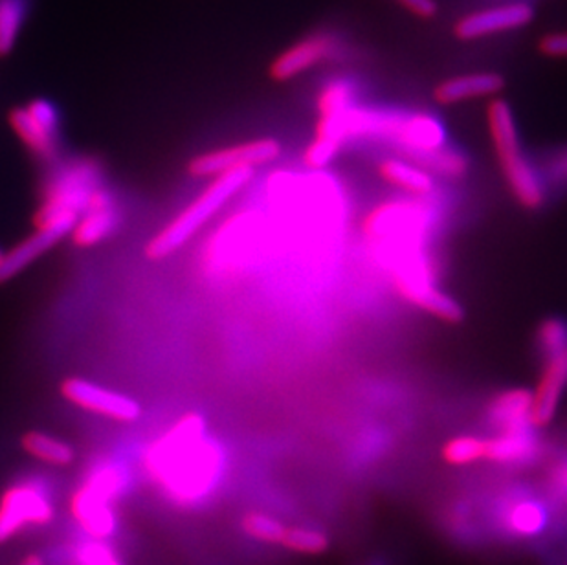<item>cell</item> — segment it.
<instances>
[{"mask_svg":"<svg viewBox=\"0 0 567 565\" xmlns=\"http://www.w3.org/2000/svg\"><path fill=\"white\" fill-rule=\"evenodd\" d=\"M431 226L434 210L426 199H395L381 202L367 213L362 235L406 303L437 320L458 323L463 320L461 305L436 282L428 254Z\"/></svg>","mask_w":567,"mask_h":565,"instance_id":"obj_1","label":"cell"},{"mask_svg":"<svg viewBox=\"0 0 567 565\" xmlns=\"http://www.w3.org/2000/svg\"><path fill=\"white\" fill-rule=\"evenodd\" d=\"M226 457L206 434L201 415L190 414L149 446L143 470L160 494L179 509H199L221 487Z\"/></svg>","mask_w":567,"mask_h":565,"instance_id":"obj_2","label":"cell"},{"mask_svg":"<svg viewBox=\"0 0 567 565\" xmlns=\"http://www.w3.org/2000/svg\"><path fill=\"white\" fill-rule=\"evenodd\" d=\"M342 135L345 141H387L408 160L447 146V131L436 116L428 113L366 109L356 105L342 118Z\"/></svg>","mask_w":567,"mask_h":565,"instance_id":"obj_3","label":"cell"},{"mask_svg":"<svg viewBox=\"0 0 567 565\" xmlns=\"http://www.w3.org/2000/svg\"><path fill=\"white\" fill-rule=\"evenodd\" d=\"M486 127L492 147L496 152L503 179L520 206L535 212L546 202V188L541 174L536 173L529 160L522 152L518 127L511 105L502 98H494L486 107Z\"/></svg>","mask_w":567,"mask_h":565,"instance_id":"obj_4","label":"cell"},{"mask_svg":"<svg viewBox=\"0 0 567 565\" xmlns=\"http://www.w3.org/2000/svg\"><path fill=\"white\" fill-rule=\"evenodd\" d=\"M254 169H235L228 173L213 177L212 182L207 184L206 190L191 202L190 206L179 215V217L165 226L146 248V254L151 259H165L176 250H181L188 241L210 221L215 217L243 188L248 185Z\"/></svg>","mask_w":567,"mask_h":565,"instance_id":"obj_5","label":"cell"},{"mask_svg":"<svg viewBox=\"0 0 567 565\" xmlns=\"http://www.w3.org/2000/svg\"><path fill=\"white\" fill-rule=\"evenodd\" d=\"M55 520L54 495L38 479H22L0 495V545L28 531L49 527Z\"/></svg>","mask_w":567,"mask_h":565,"instance_id":"obj_6","label":"cell"},{"mask_svg":"<svg viewBox=\"0 0 567 565\" xmlns=\"http://www.w3.org/2000/svg\"><path fill=\"white\" fill-rule=\"evenodd\" d=\"M281 154V143L274 138L243 141L237 146L223 147L217 151L204 152L191 160L188 171L196 179L218 177V174L235 171V169H256L257 166L278 160Z\"/></svg>","mask_w":567,"mask_h":565,"instance_id":"obj_7","label":"cell"},{"mask_svg":"<svg viewBox=\"0 0 567 565\" xmlns=\"http://www.w3.org/2000/svg\"><path fill=\"white\" fill-rule=\"evenodd\" d=\"M10 126L22 143L41 158H52L57 151L60 113L49 99H32L10 113Z\"/></svg>","mask_w":567,"mask_h":565,"instance_id":"obj_8","label":"cell"},{"mask_svg":"<svg viewBox=\"0 0 567 565\" xmlns=\"http://www.w3.org/2000/svg\"><path fill=\"white\" fill-rule=\"evenodd\" d=\"M61 393L72 404L93 414L104 415L107 419L132 423L142 415V406L135 398L127 397L124 393L110 392L87 379H66L61 384Z\"/></svg>","mask_w":567,"mask_h":565,"instance_id":"obj_9","label":"cell"},{"mask_svg":"<svg viewBox=\"0 0 567 565\" xmlns=\"http://www.w3.org/2000/svg\"><path fill=\"white\" fill-rule=\"evenodd\" d=\"M76 223V217L50 218L38 223V228L32 235H28L26 239L19 243L15 248L4 252V256L0 259V285L19 276L24 268L30 267L50 248H54L60 241L65 239L66 235L72 234Z\"/></svg>","mask_w":567,"mask_h":565,"instance_id":"obj_10","label":"cell"},{"mask_svg":"<svg viewBox=\"0 0 567 565\" xmlns=\"http://www.w3.org/2000/svg\"><path fill=\"white\" fill-rule=\"evenodd\" d=\"M533 21H535L533 6L525 2H511V4L494 6V8H485L461 17L453 24V35L461 41H475V39L491 38L496 33L513 32L518 28L527 26Z\"/></svg>","mask_w":567,"mask_h":565,"instance_id":"obj_11","label":"cell"},{"mask_svg":"<svg viewBox=\"0 0 567 565\" xmlns=\"http://www.w3.org/2000/svg\"><path fill=\"white\" fill-rule=\"evenodd\" d=\"M68 512L79 534L87 539L113 542L120 531L118 505L90 494L87 489H83L82 484L72 492Z\"/></svg>","mask_w":567,"mask_h":565,"instance_id":"obj_12","label":"cell"},{"mask_svg":"<svg viewBox=\"0 0 567 565\" xmlns=\"http://www.w3.org/2000/svg\"><path fill=\"white\" fill-rule=\"evenodd\" d=\"M567 387V345L544 356V371L533 392L531 426L546 428L557 417Z\"/></svg>","mask_w":567,"mask_h":565,"instance_id":"obj_13","label":"cell"},{"mask_svg":"<svg viewBox=\"0 0 567 565\" xmlns=\"http://www.w3.org/2000/svg\"><path fill=\"white\" fill-rule=\"evenodd\" d=\"M334 52H336V43L331 35H323V33L309 35L284 50L268 66V74L274 82H290L301 76L303 72L312 71L331 60Z\"/></svg>","mask_w":567,"mask_h":565,"instance_id":"obj_14","label":"cell"},{"mask_svg":"<svg viewBox=\"0 0 567 565\" xmlns=\"http://www.w3.org/2000/svg\"><path fill=\"white\" fill-rule=\"evenodd\" d=\"M116 228V207L113 196L107 191H94L85 212L77 218L76 226L72 230V237L77 246L88 248L107 239Z\"/></svg>","mask_w":567,"mask_h":565,"instance_id":"obj_15","label":"cell"},{"mask_svg":"<svg viewBox=\"0 0 567 565\" xmlns=\"http://www.w3.org/2000/svg\"><path fill=\"white\" fill-rule=\"evenodd\" d=\"M503 88L505 79L496 72H472L439 83L434 90V99L439 105H458L472 99L494 98Z\"/></svg>","mask_w":567,"mask_h":565,"instance_id":"obj_16","label":"cell"},{"mask_svg":"<svg viewBox=\"0 0 567 565\" xmlns=\"http://www.w3.org/2000/svg\"><path fill=\"white\" fill-rule=\"evenodd\" d=\"M382 182L415 199H428L436 191V177L408 158L387 157L377 163Z\"/></svg>","mask_w":567,"mask_h":565,"instance_id":"obj_17","label":"cell"},{"mask_svg":"<svg viewBox=\"0 0 567 565\" xmlns=\"http://www.w3.org/2000/svg\"><path fill=\"white\" fill-rule=\"evenodd\" d=\"M541 451L533 428L507 429L485 439V459L496 465L520 467L533 461Z\"/></svg>","mask_w":567,"mask_h":565,"instance_id":"obj_18","label":"cell"},{"mask_svg":"<svg viewBox=\"0 0 567 565\" xmlns=\"http://www.w3.org/2000/svg\"><path fill=\"white\" fill-rule=\"evenodd\" d=\"M531 408H533V392L525 387H513V390L498 393L496 397L492 398L486 409V417L498 431L533 428Z\"/></svg>","mask_w":567,"mask_h":565,"instance_id":"obj_19","label":"cell"},{"mask_svg":"<svg viewBox=\"0 0 567 565\" xmlns=\"http://www.w3.org/2000/svg\"><path fill=\"white\" fill-rule=\"evenodd\" d=\"M82 487L90 494L118 505L131 489V476L120 462L99 461L83 478Z\"/></svg>","mask_w":567,"mask_h":565,"instance_id":"obj_20","label":"cell"},{"mask_svg":"<svg viewBox=\"0 0 567 565\" xmlns=\"http://www.w3.org/2000/svg\"><path fill=\"white\" fill-rule=\"evenodd\" d=\"M21 445L26 454L50 467H71L76 459L72 445L43 431H28L22 435Z\"/></svg>","mask_w":567,"mask_h":565,"instance_id":"obj_21","label":"cell"},{"mask_svg":"<svg viewBox=\"0 0 567 565\" xmlns=\"http://www.w3.org/2000/svg\"><path fill=\"white\" fill-rule=\"evenodd\" d=\"M68 565H126L115 545L105 540L82 539L74 540L66 551Z\"/></svg>","mask_w":567,"mask_h":565,"instance_id":"obj_22","label":"cell"},{"mask_svg":"<svg viewBox=\"0 0 567 565\" xmlns=\"http://www.w3.org/2000/svg\"><path fill=\"white\" fill-rule=\"evenodd\" d=\"M547 522L549 516H547L546 507L535 500L516 501L505 516L509 531L522 539L541 534L547 527Z\"/></svg>","mask_w":567,"mask_h":565,"instance_id":"obj_23","label":"cell"},{"mask_svg":"<svg viewBox=\"0 0 567 565\" xmlns=\"http://www.w3.org/2000/svg\"><path fill=\"white\" fill-rule=\"evenodd\" d=\"M411 162L426 169L434 177H441V179L447 180L463 179L469 171V162H467L464 154L448 146L411 158Z\"/></svg>","mask_w":567,"mask_h":565,"instance_id":"obj_24","label":"cell"},{"mask_svg":"<svg viewBox=\"0 0 567 565\" xmlns=\"http://www.w3.org/2000/svg\"><path fill=\"white\" fill-rule=\"evenodd\" d=\"M26 15V0H0V57L15 49Z\"/></svg>","mask_w":567,"mask_h":565,"instance_id":"obj_25","label":"cell"},{"mask_svg":"<svg viewBox=\"0 0 567 565\" xmlns=\"http://www.w3.org/2000/svg\"><path fill=\"white\" fill-rule=\"evenodd\" d=\"M355 105V87L347 79H333L318 94L317 109L320 118L342 116Z\"/></svg>","mask_w":567,"mask_h":565,"instance_id":"obj_26","label":"cell"},{"mask_svg":"<svg viewBox=\"0 0 567 565\" xmlns=\"http://www.w3.org/2000/svg\"><path fill=\"white\" fill-rule=\"evenodd\" d=\"M442 459L452 467H470L485 459V439L475 435H458L442 446Z\"/></svg>","mask_w":567,"mask_h":565,"instance_id":"obj_27","label":"cell"},{"mask_svg":"<svg viewBox=\"0 0 567 565\" xmlns=\"http://www.w3.org/2000/svg\"><path fill=\"white\" fill-rule=\"evenodd\" d=\"M243 531L250 539L263 544H284L287 527L278 518L270 516L267 512H248L243 518Z\"/></svg>","mask_w":567,"mask_h":565,"instance_id":"obj_28","label":"cell"},{"mask_svg":"<svg viewBox=\"0 0 567 565\" xmlns=\"http://www.w3.org/2000/svg\"><path fill=\"white\" fill-rule=\"evenodd\" d=\"M287 550L300 555H322L329 550L328 534L312 527H290L285 534L284 544Z\"/></svg>","mask_w":567,"mask_h":565,"instance_id":"obj_29","label":"cell"},{"mask_svg":"<svg viewBox=\"0 0 567 565\" xmlns=\"http://www.w3.org/2000/svg\"><path fill=\"white\" fill-rule=\"evenodd\" d=\"M536 343L542 356L555 353L567 345V323L560 318H546L536 331Z\"/></svg>","mask_w":567,"mask_h":565,"instance_id":"obj_30","label":"cell"},{"mask_svg":"<svg viewBox=\"0 0 567 565\" xmlns=\"http://www.w3.org/2000/svg\"><path fill=\"white\" fill-rule=\"evenodd\" d=\"M538 50L546 57H567V32L547 33L541 39Z\"/></svg>","mask_w":567,"mask_h":565,"instance_id":"obj_31","label":"cell"},{"mask_svg":"<svg viewBox=\"0 0 567 565\" xmlns=\"http://www.w3.org/2000/svg\"><path fill=\"white\" fill-rule=\"evenodd\" d=\"M397 2L403 6L404 10H408L419 19H431L439 11L436 0H397Z\"/></svg>","mask_w":567,"mask_h":565,"instance_id":"obj_32","label":"cell"},{"mask_svg":"<svg viewBox=\"0 0 567 565\" xmlns=\"http://www.w3.org/2000/svg\"><path fill=\"white\" fill-rule=\"evenodd\" d=\"M546 173L555 184H567V149L553 157L552 162L547 163Z\"/></svg>","mask_w":567,"mask_h":565,"instance_id":"obj_33","label":"cell"},{"mask_svg":"<svg viewBox=\"0 0 567 565\" xmlns=\"http://www.w3.org/2000/svg\"><path fill=\"white\" fill-rule=\"evenodd\" d=\"M552 483L558 492L567 494V461L558 462L557 467L553 468Z\"/></svg>","mask_w":567,"mask_h":565,"instance_id":"obj_34","label":"cell"},{"mask_svg":"<svg viewBox=\"0 0 567 565\" xmlns=\"http://www.w3.org/2000/svg\"><path fill=\"white\" fill-rule=\"evenodd\" d=\"M19 565H46V564H44L43 556L35 555V553H32V555L24 556V558H22V561L19 562Z\"/></svg>","mask_w":567,"mask_h":565,"instance_id":"obj_35","label":"cell"},{"mask_svg":"<svg viewBox=\"0 0 567 565\" xmlns=\"http://www.w3.org/2000/svg\"><path fill=\"white\" fill-rule=\"evenodd\" d=\"M2 256H4V252L0 250V259H2Z\"/></svg>","mask_w":567,"mask_h":565,"instance_id":"obj_36","label":"cell"}]
</instances>
